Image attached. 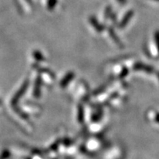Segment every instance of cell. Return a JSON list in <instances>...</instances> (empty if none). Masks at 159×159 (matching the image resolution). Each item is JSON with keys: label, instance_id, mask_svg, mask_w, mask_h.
<instances>
[{"label": "cell", "instance_id": "6da1fadb", "mask_svg": "<svg viewBox=\"0 0 159 159\" xmlns=\"http://www.w3.org/2000/svg\"><path fill=\"white\" fill-rule=\"evenodd\" d=\"M136 68L137 69H141V70H143L146 71L148 73L153 72V69L150 66H145V65L142 64H138L136 66Z\"/></svg>", "mask_w": 159, "mask_h": 159}, {"label": "cell", "instance_id": "7a4b0ae2", "mask_svg": "<svg viewBox=\"0 0 159 159\" xmlns=\"http://www.w3.org/2000/svg\"><path fill=\"white\" fill-rule=\"evenodd\" d=\"M155 40H156V43H157V49H158V51H159V31L156 32V33H155Z\"/></svg>", "mask_w": 159, "mask_h": 159}, {"label": "cell", "instance_id": "3957f363", "mask_svg": "<svg viewBox=\"0 0 159 159\" xmlns=\"http://www.w3.org/2000/svg\"><path fill=\"white\" fill-rule=\"evenodd\" d=\"M156 120H157V122H158V123H159V114H157V117H156Z\"/></svg>", "mask_w": 159, "mask_h": 159}, {"label": "cell", "instance_id": "277c9868", "mask_svg": "<svg viewBox=\"0 0 159 159\" xmlns=\"http://www.w3.org/2000/svg\"><path fill=\"white\" fill-rule=\"evenodd\" d=\"M158 78H159V74H158Z\"/></svg>", "mask_w": 159, "mask_h": 159}]
</instances>
